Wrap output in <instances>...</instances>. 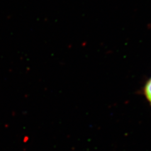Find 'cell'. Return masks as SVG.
I'll return each mask as SVG.
<instances>
[{"instance_id":"6da1fadb","label":"cell","mask_w":151,"mask_h":151,"mask_svg":"<svg viewBox=\"0 0 151 151\" xmlns=\"http://www.w3.org/2000/svg\"><path fill=\"white\" fill-rule=\"evenodd\" d=\"M144 92L146 98L151 104V78L149 79V81L146 83L145 88H144Z\"/></svg>"}]
</instances>
